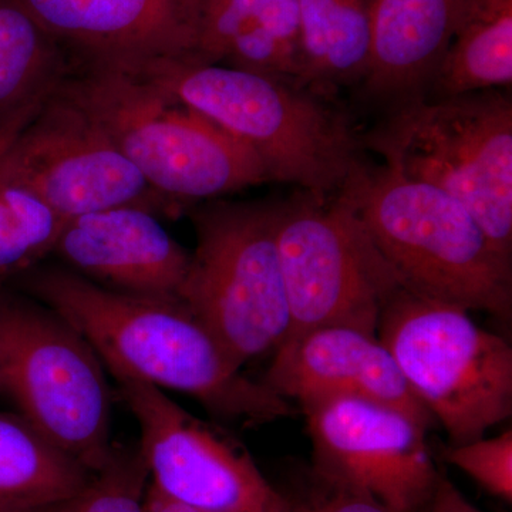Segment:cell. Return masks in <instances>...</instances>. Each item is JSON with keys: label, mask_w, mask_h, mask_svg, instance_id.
<instances>
[{"label": "cell", "mask_w": 512, "mask_h": 512, "mask_svg": "<svg viewBox=\"0 0 512 512\" xmlns=\"http://www.w3.org/2000/svg\"><path fill=\"white\" fill-rule=\"evenodd\" d=\"M16 282L79 330L110 376L187 394L244 426L295 414L291 402L245 376L183 302L109 291L63 265H37Z\"/></svg>", "instance_id": "cell-1"}, {"label": "cell", "mask_w": 512, "mask_h": 512, "mask_svg": "<svg viewBox=\"0 0 512 512\" xmlns=\"http://www.w3.org/2000/svg\"><path fill=\"white\" fill-rule=\"evenodd\" d=\"M131 70L254 151L269 180L335 197L362 161L359 137L325 94L225 64L161 59Z\"/></svg>", "instance_id": "cell-2"}, {"label": "cell", "mask_w": 512, "mask_h": 512, "mask_svg": "<svg viewBox=\"0 0 512 512\" xmlns=\"http://www.w3.org/2000/svg\"><path fill=\"white\" fill-rule=\"evenodd\" d=\"M336 195L403 289L510 322L511 261L456 198L363 160Z\"/></svg>", "instance_id": "cell-3"}, {"label": "cell", "mask_w": 512, "mask_h": 512, "mask_svg": "<svg viewBox=\"0 0 512 512\" xmlns=\"http://www.w3.org/2000/svg\"><path fill=\"white\" fill-rule=\"evenodd\" d=\"M79 66L57 90L171 204L214 200L271 181L254 151L158 84L131 70Z\"/></svg>", "instance_id": "cell-4"}, {"label": "cell", "mask_w": 512, "mask_h": 512, "mask_svg": "<svg viewBox=\"0 0 512 512\" xmlns=\"http://www.w3.org/2000/svg\"><path fill=\"white\" fill-rule=\"evenodd\" d=\"M384 165L460 201L512 261V103L500 90L396 107L367 137Z\"/></svg>", "instance_id": "cell-5"}, {"label": "cell", "mask_w": 512, "mask_h": 512, "mask_svg": "<svg viewBox=\"0 0 512 512\" xmlns=\"http://www.w3.org/2000/svg\"><path fill=\"white\" fill-rule=\"evenodd\" d=\"M0 393L90 473L109 461L111 389L93 346L26 293L0 288Z\"/></svg>", "instance_id": "cell-6"}, {"label": "cell", "mask_w": 512, "mask_h": 512, "mask_svg": "<svg viewBox=\"0 0 512 512\" xmlns=\"http://www.w3.org/2000/svg\"><path fill=\"white\" fill-rule=\"evenodd\" d=\"M377 338L451 443L481 439L512 414V349L460 306L400 288Z\"/></svg>", "instance_id": "cell-7"}, {"label": "cell", "mask_w": 512, "mask_h": 512, "mask_svg": "<svg viewBox=\"0 0 512 512\" xmlns=\"http://www.w3.org/2000/svg\"><path fill=\"white\" fill-rule=\"evenodd\" d=\"M281 204H221L192 214L197 247L181 302L239 367L275 352L291 328L281 261Z\"/></svg>", "instance_id": "cell-8"}, {"label": "cell", "mask_w": 512, "mask_h": 512, "mask_svg": "<svg viewBox=\"0 0 512 512\" xmlns=\"http://www.w3.org/2000/svg\"><path fill=\"white\" fill-rule=\"evenodd\" d=\"M276 239L291 318L286 338L328 326L376 335L402 286L342 198L303 192L281 204Z\"/></svg>", "instance_id": "cell-9"}, {"label": "cell", "mask_w": 512, "mask_h": 512, "mask_svg": "<svg viewBox=\"0 0 512 512\" xmlns=\"http://www.w3.org/2000/svg\"><path fill=\"white\" fill-rule=\"evenodd\" d=\"M140 427L138 451L151 487L201 512H291L247 450L220 427L198 419L164 390L113 377Z\"/></svg>", "instance_id": "cell-10"}, {"label": "cell", "mask_w": 512, "mask_h": 512, "mask_svg": "<svg viewBox=\"0 0 512 512\" xmlns=\"http://www.w3.org/2000/svg\"><path fill=\"white\" fill-rule=\"evenodd\" d=\"M301 409L319 481L370 495L394 511H427L440 473L423 424L357 397H326Z\"/></svg>", "instance_id": "cell-11"}, {"label": "cell", "mask_w": 512, "mask_h": 512, "mask_svg": "<svg viewBox=\"0 0 512 512\" xmlns=\"http://www.w3.org/2000/svg\"><path fill=\"white\" fill-rule=\"evenodd\" d=\"M66 218L114 207H173L57 86L0 160Z\"/></svg>", "instance_id": "cell-12"}, {"label": "cell", "mask_w": 512, "mask_h": 512, "mask_svg": "<svg viewBox=\"0 0 512 512\" xmlns=\"http://www.w3.org/2000/svg\"><path fill=\"white\" fill-rule=\"evenodd\" d=\"M79 64L197 60L204 0H16Z\"/></svg>", "instance_id": "cell-13"}, {"label": "cell", "mask_w": 512, "mask_h": 512, "mask_svg": "<svg viewBox=\"0 0 512 512\" xmlns=\"http://www.w3.org/2000/svg\"><path fill=\"white\" fill-rule=\"evenodd\" d=\"M52 255L109 291L180 302L191 261L156 212L134 205L70 218Z\"/></svg>", "instance_id": "cell-14"}, {"label": "cell", "mask_w": 512, "mask_h": 512, "mask_svg": "<svg viewBox=\"0 0 512 512\" xmlns=\"http://www.w3.org/2000/svg\"><path fill=\"white\" fill-rule=\"evenodd\" d=\"M274 353L261 382L288 402L357 397L396 407L427 430L436 426L377 335L328 326L286 338Z\"/></svg>", "instance_id": "cell-15"}, {"label": "cell", "mask_w": 512, "mask_h": 512, "mask_svg": "<svg viewBox=\"0 0 512 512\" xmlns=\"http://www.w3.org/2000/svg\"><path fill=\"white\" fill-rule=\"evenodd\" d=\"M461 9V0H373L366 96L393 109L426 99Z\"/></svg>", "instance_id": "cell-16"}, {"label": "cell", "mask_w": 512, "mask_h": 512, "mask_svg": "<svg viewBox=\"0 0 512 512\" xmlns=\"http://www.w3.org/2000/svg\"><path fill=\"white\" fill-rule=\"evenodd\" d=\"M197 62L306 87L298 0H204Z\"/></svg>", "instance_id": "cell-17"}, {"label": "cell", "mask_w": 512, "mask_h": 512, "mask_svg": "<svg viewBox=\"0 0 512 512\" xmlns=\"http://www.w3.org/2000/svg\"><path fill=\"white\" fill-rule=\"evenodd\" d=\"M92 474L20 414L0 413V512H46Z\"/></svg>", "instance_id": "cell-18"}, {"label": "cell", "mask_w": 512, "mask_h": 512, "mask_svg": "<svg viewBox=\"0 0 512 512\" xmlns=\"http://www.w3.org/2000/svg\"><path fill=\"white\" fill-rule=\"evenodd\" d=\"M512 0H467L426 99L510 87Z\"/></svg>", "instance_id": "cell-19"}, {"label": "cell", "mask_w": 512, "mask_h": 512, "mask_svg": "<svg viewBox=\"0 0 512 512\" xmlns=\"http://www.w3.org/2000/svg\"><path fill=\"white\" fill-rule=\"evenodd\" d=\"M306 87L328 96L362 82L370 45L373 0H298Z\"/></svg>", "instance_id": "cell-20"}, {"label": "cell", "mask_w": 512, "mask_h": 512, "mask_svg": "<svg viewBox=\"0 0 512 512\" xmlns=\"http://www.w3.org/2000/svg\"><path fill=\"white\" fill-rule=\"evenodd\" d=\"M69 70L39 23L16 0H0V114L49 96Z\"/></svg>", "instance_id": "cell-21"}, {"label": "cell", "mask_w": 512, "mask_h": 512, "mask_svg": "<svg viewBox=\"0 0 512 512\" xmlns=\"http://www.w3.org/2000/svg\"><path fill=\"white\" fill-rule=\"evenodd\" d=\"M69 218L0 168V288L53 254Z\"/></svg>", "instance_id": "cell-22"}, {"label": "cell", "mask_w": 512, "mask_h": 512, "mask_svg": "<svg viewBox=\"0 0 512 512\" xmlns=\"http://www.w3.org/2000/svg\"><path fill=\"white\" fill-rule=\"evenodd\" d=\"M146 464L138 448H116L82 490L46 512H146Z\"/></svg>", "instance_id": "cell-23"}, {"label": "cell", "mask_w": 512, "mask_h": 512, "mask_svg": "<svg viewBox=\"0 0 512 512\" xmlns=\"http://www.w3.org/2000/svg\"><path fill=\"white\" fill-rule=\"evenodd\" d=\"M444 460L467 474L488 494L512 503V430L490 439L451 444Z\"/></svg>", "instance_id": "cell-24"}, {"label": "cell", "mask_w": 512, "mask_h": 512, "mask_svg": "<svg viewBox=\"0 0 512 512\" xmlns=\"http://www.w3.org/2000/svg\"><path fill=\"white\" fill-rule=\"evenodd\" d=\"M322 483V481H320ZM325 491L305 501L288 498L291 512H399L363 493L322 483Z\"/></svg>", "instance_id": "cell-25"}, {"label": "cell", "mask_w": 512, "mask_h": 512, "mask_svg": "<svg viewBox=\"0 0 512 512\" xmlns=\"http://www.w3.org/2000/svg\"><path fill=\"white\" fill-rule=\"evenodd\" d=\"M45 99H37L30 101V103L23 104L18 109L6 111L0 114V160L5 156L6 151L12 146L15 138L19 136L20 131L23 130L33 117L36 116Z\"/></svg>", "instance_id": "cell-26"}, {"label": "cell", "mask_w": 512, "mask_h": 512, "mask_svg": "<svg viewBox=\"0 0 512 512\" xmlns=\"http://www.w3.org/2000/svg\"><path fill=\"white\" fill-rule=\"evenodd\" d=\"M426 512H485L471 504L444 474H439Z\"/></svg>", "instance_id": "cell-27"}, {"label": "cell", "mask_w": 512, "mask_h": 512, "mask_svg": "<svg viewBox=\"0 0 512 512\" xmlns=\"http://www.w3.org/2000/svg\"><path fill=\"white\" fill-rule=\"evenodd\" d=\"M144 507H146V512H201L168 500L164 495H161L158 491L154 490L150 484H148L147 487Z\"/></svg>", "instance_id": "cell-28"}, {"label": "cell", "mask_w": 512, "mask_h": 512, "mask_svg": "<svg viewBox=\"0 0 512 512\" xmlns=\"http://www.w3.org/2000/svg\"><path fill=\"white\" fill-rule=\"evenodd\" d=\"M466 2H467V0H461V3H463V5H464V3H466Z\"/></svg>", "instance_id": "cell-29"}]
</instances>
